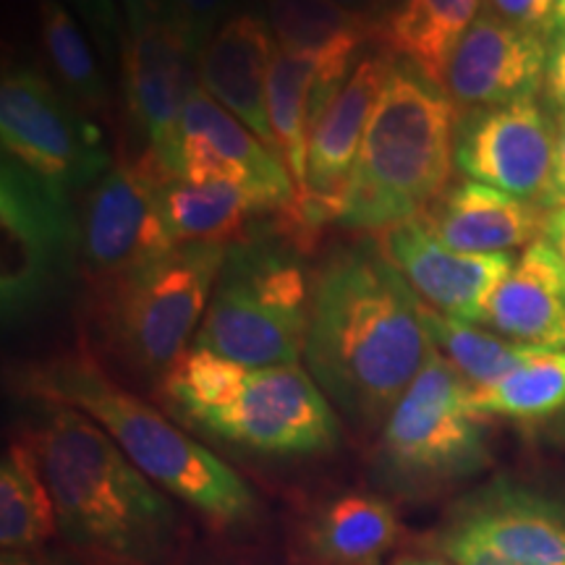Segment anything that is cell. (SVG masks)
Returning a JSON list of instances; mask_svg holds the SVG:
<instances>
[{"label": "cell", "instance_id": "6da1fadb", "mask_svg": "<svg viewBox=\"0 0 565 565\" xmlns=\"http://www.w3.org/2000/svg\"><path fill=\"white\" fill-rule=\"evenodd\" d=\"M433 353L427 307L380 246L338 252L315 275L303 364L353 429L380 433Z\"/></svg>", "mask_w": 565, "mask_h": 565}, {"label": "cell", "instance_id": "7a4b0ae2", "mask_svg": "<svg viewBox=\"0 0 565 565\" xmlns=\"http://www.w3.org/2000/svg\"><path fill=\"white\" fill-rule=\"evenodd\" d=\"M51 490L58 534L89 565H160L175 542V508L100 424L47 404L26 437Z\"/></svg>", "mask_w": 565, "mask_h": 565}, {"label": "cell", "instance_id": "3957f363", "mask_svg": "<svg viewBox=\"0 0 565 565\" xmlns=\"http://www.w3.org/2000/svg\"><path fill=\"white\" fill-rule=\"evenodd\" d=\"M160 391L175 419L249 454L303 458L341 443V416L301 364L252 370L192 345Z\"/></svg>", "mask_w": 565, "mask_h": 565}, {"label": "cell", "instance_id": "277c9868", "mask_svg": "<svg viewBox=\"0 0 565 565\" xmlns=\"http://www.w3.org/2000/svg\"><path fill=\"white\" fill-rule=\"evenodd\" d=\"M30 391L100 424L147 479L221 526L257 515L246 479L179 424L105 374L89 356H66L30 372Z\"/></svg>", "mask_w": 565, "mask_h": 565}, {"label": "cell", "instance_id": "5b68a950", "mask_svg": "<svg viewBox=\"0 0 565 565\" xmlns=\"http://www.w3.org/2000/svg\"><path fill=\"white\" fill-rule=\"evenodd\" d=\"M458 110L414 63L393 55L338 225L383 233L419 217L450 186Z\"/></svg>", "mask_w": 565, "mask_h": 565}, {"label": "cell", "instance_id": "8992f818", "mask_svg": "<svg viewBox=\"0 0 565 565\" xmlns=\"http://www.w3.org/2000/svg\"><path fill=\"white\" fill-rule=\"evenodd\" d=\"M312 282L299 249L246 236L225 249L215 291L196 330L194 349L252 370L299 364L307 343Z\"/></svg>", "mask_w": 565, "mask_h": 565}, {"label": "cell", "instance_id": "52a82bcc", "mask_svg": "<svg viewBox=\"0 0 565 565\" xmlns=\"http://www.w3.org/2000/svg\"><path fill=\"white\" fill-rule=\"evenodd\" d=\"M225 246L183 244L97 294V328L113 356L162 383L192 349L207 312Z\"/></svg>", "mask_w": 565, "mask_h": 565}, {"label": "cell", "instance_id": "ba28073f", "mask_svg": "<svg viewBox=\"0 0 565 565\" xmlns=\"http://www.w3.org/2000/svg\"><path fill=\"white\" fill-rule=\"evenodd\" d=\"M487 463L490 445L471 387L435 351L380 427V482L401 494H427L475 477Z\"/></svg>", "mask_w": 565, "mask_h": 565}, {"label": "cell", "instance_id": "9c48e42d", "mask_svg": "<svg viewBox=\"0 0 565 565\" xmlns=\"http://www.w3.org/2000/svg\"><path fill=\"white\" fill-rule=\"evenodd\" d=\"M79 263V215L68 189L6 158L0 166V307L19 322L55 299Z\"/></svg>", "mask_w": 565, "mask_h": 565}, {"label": "cell", "instance_id": "30bf717a", "mask_svg": "<svg viewBox=\"0 0 565 565\" xmlns=\"http://www.w3.org/2000/svg\"><path fill=\"white\" fill-rule=\"evenodd\" d=\"M0 139L6 158L71 194L95 186L113 166L100 126L40 68H6Z\"/></svg>", "mask_w": 565, "mask_h": 565}, {"label": "cell", "instance_id": "8fae6325", "mask_svg": "<svg viewBox=\"0 0 565 565\" xmlns=\"http://www.w3.org/2000/svg\"><path fill=\"white\" fill-rule=\"evenodd\" d=\"M173 181L150 154H121L89 189L79 215V265L95 291L175 249L162 212Z\"/></svg>", "mask_w": 565, "mask_h": 565}, {"label": "cell", "instance_id": "7c38bea8", "mask_svg": "<svg viewBox=\"0 0 565 565\" xmlns=\"http://www.w3.org/2000/svg\"><path fill=\"white\" fill-rule=\"evenodd\" d=\"M456 168L469 181L553 210V116L534 97L463 113L456 126Z\"/></svg>", "mask_w": 565, "mask_h": 565}, {"label": "cell", "instance_id": "4fadbf2b", "mask_svg": "<svg viewBox=\"0 0 565 565\" xmlns=\"http://www.w3.org/2000/svg\"><path fill=\"white\" fill-rule=\"evenodd\" d=\"M196 58V47L168 19L134 34L121 58L137 152L150 154L171 179H181V121L189 95L200 84Z\"/></svg>", "mask_w": 565, "mask_h": 565}, {"label": "cell", "instance_id": "5bb4252c", "mask_svg": "<svg viewBox=\"0 0 565 565\" xmlns=\"http://www.w3.org/2000/svg\"><path fill=\"white\" fill-rule=\"evenodd\" d=\"M181 179L236 181L252 189L278 217L299 200L280 154L225 110L202 84L192 89L183 110Z\"/></svg>", "mask_w": 565, "mask_h": 565}, {"label": "cell", "instance_id": "9a60e30c", "mask_svg": "<svg viewBox=\"0 0 565 565\" xmlns=\"http://www.w3.org/2000/svg\"><path fill=\"white\" fill-rule=\"evenodd\" d=\"M550 38L482 11L445 68L443 92L458 116L534 97L545 84Z\"/></svg>", "mask_w": 565, "mask_h": 565}, {"label": "cell", "instance_id": "2e32d148", "mask_svg": "<svg viewBox=\"0 0 565 565\" xmlns=\"http://www.w3.org/2000/svg\"><path fill=\"white\" fill-rule=\"evenodd\" d=\"M380 252L404 275L424 307L479 324L484 303L513 270L508 254H463L445 246L422 217L377 233Z\"/></svg>", "mask_w": 565, "mask_h": 565}, {"label": "cell", "instance_id": "e0dca14e", "mask_svg": "<svg viewBox=\"0 0 565 565\" xmlns=\"http://www.w3.org/2000/svg\"><path fill=\"white\" fill-rule=\"evenodd\" d=\"M445 529L513 561L565 565V508L511 479H494L458 500Z\"/></svg>", "mask_w": 565, "mask_h": 565}, {"label": "cell", "instance_id": "ac0fdd59", "mask_svg": "<svg viewBox=\"0 0 565 565\" xmlns=\"http://www.w3.org/2000/svg\"><path fill=\"white\" fill-rule=\"evenodd\" d=\"M273 40L265 17L249 11L233 13L202 47L196 74L202 87L225 110L257 134L273 152H278L267 118V74L275 55Z\"/></svg>", "mask_w": 565, "mask_h": 565}, {"label": "cell", "instance_id": "d6986e66", "mask_svg": "<svg viewBox=\"0 0 565 565\" xmlns=\"http://www.w3.org/2000/svg\"><path fill=\"white\" fill-rule=\"evenodd\" d=\"M547 210L477 181L450 183L422 221L450 249L508 254L540 238Z\"/></svg>", "mask_w": 565, "mask_h": 565}, {"label": "cell", "instance_id": "ffe728a7", "mask_svg": "<svg viewBox=\"0 0 565 565\" xmlns=\"http://www.w3.org/2000/svg\"><path fill=\"white\" fill-rule=\"evenodd\" d=\"M479 324L532 349H565V288L542 238L529 244L494 288Z\"/></svg>", "mask_w": 565, "mask_h": 565}, {"label": "cell", "instance_id": "44dd1931", "mask_svg": "<svg viewBox=\"0 0 565 565\" xmlns=\"http://www.w3.org/2000/svg\"><path fill=\"white\" fill-rule=\"evenodd\" d=\"M263 17L278 51L317 61V84L338 92L353 74L351 63L374 30L335 0H265Z\"/></svg>", "mask_w": 565, "mask_h": 565}, {"label": "cell", "instance_id": "7402d4cb", "mask_svg": "<svg viewBox=\"0 0 565 565\" xmlns=\"http://www.w3.org/2000/svg\"><path fill=\"white\" fill-rule=\"evenodd\" d=\"M398 532V513L385 498L343 492L317 508L303 542L322 565H383Z\"/></svg>", "mask_w": 565, "mask_h": 565}, {"label": "cell", "instance_id": "603a6c76", "mask_svg": "<svg viewBox=\"0 0 565 565\" xmlns=\"http://www.w3.org/2000/svg\"><path fill=\"white\" fill-rule=\"evenodd\" d=\"M162 212L175 246L215 244L228 249L246 238L254 215L270 207L236 181L173 179L162 186Z\"/></svg>", "mask_w": 565, "mask_h": 565}, {"label": "cell", "instance_id": "cb8c5ba5", "mask_svg": "<svg viewBox=\"0 0 565 565\" xmlns=\"http://www.w3.org/2000/svg\"><path fill=\"white\" fill-rule=\"evenodd\" d=\"M479 13L482 0H408L380 42L387 53L414 63L443 89L450 55Z\"/></svg>", "mask_w": 565, "mask_h": 565}, {"label": "cell", "instance_id": "d4e9b609", "mask_svg": "<svg viewBox=\"0 0 565 565\" xmlns=\"http://www.w3.org/2000/svg\"><path fill=\"white\" fill-rule=\"evenodd\" d=\"M58 534L55 505L30 443L9 445L0 463V547L3 553L47 547Z\"/></svg>", "mask_w": 565, "mask_h": 565}, {"label": "cell", "instance_id": "484cf974", "mask_svg": "<svg viewBox=\"0 0 565 565\" xmlns=\"http://www.w3.org/2000/svg\"><path fill=\"white\" fill-rule=\"evenodd\" d=\"M320 63L275 47L270 74H267V118H270L275 145L296 183L303 192L307 183V158L312 141V92Z\"/></svg>", "mask_w": 565, "mask_h": 565}, {"label": "cell", "instance_id": "4316f807", "mask_svg": "<svg viewBox=\"0 0 565 565\" xmlns=\"http://www.w3.org/2000/svg\"><path fill=\"white\" fill-rule=\"evenodd\" d=\"M475 412L511 422H545L565 412V349L536 351L529 362L515 366L503 380L471 391Z\"/></svg>", "mask_w": 565, "mask_h": 565}, {"label": "cell", "instance_id": "83f0119b", "mask_svg": "<svg viewBox=\"0 0 565 565\" xmlns=\"http://www.w3.org/2000/svg\"><path fill=\"white\" fill-rule=\"evenodd\" d=\"M40 32L58 87L89 116H108V84L97 66L87 32L82 30V21L71 17L61 0H42Z\"/></svg>", "mask_w": 565, "mask_h": 565}, {"label": "cell", "instance_id": "f1b7e54d", "mask_svg": "<svg viewBox=\"0 0 565 565\" xmlns=\"http://www.w3.org/2000/svg\"><path fill=\"white\" fill-rule=\"evenodd\" d=\"M427 330L435 351L469 383L471 391H484L508 372L534 356L532 345H521L498 333H487L475 322L456 320L427 307Z\"/></svg>", "mask_w": 565, "mask_h": 565}, {"label": "cell", "instance_id": "f546056e", "mask_svg": "<svg viewBox=\"0 0 565 565\" xmlns=\"http://www.w3.org/2000/svg\"><path fill=\"white\" fill-rule=\"evenodd\" d=\"M162 13L202 53L207 40L233 17L236 0H160Z\"/></svg>", "mask_w": 565, "mask_h": 565}, {"label": "cell", "instance_id": "4dcf8cb0", "mask_svg": "<svg viewBox=\"0 0 565 565\" xmlns=\"http://www.w3.org/2000/svg\"><path fill=\"white\" fill-rule=\"evenodd\" d=\"M557 0H487L492 13L511 21L521 30H532L553 38V13Z\"/></svg>", "mask_w": 565, "mask_h": 565}, {"label": "cell", "instance_id": "1f68e13d", "mask_svg": "<svg viewBox=\"0 0 565 565\" xmlns=\"http://www.w3.org/2000/svg\"><path fill=\"white\" fill-rule=\"evenodd\" d=\"M435 547L440 550L443 557H448V561H454L456 565H534L494 553V550L482 545V542L471 540V536L448 532V529H443V532L437 534Z\"/></svg>", "mask_w": 565, "mask_h": 565}, {"label": "cell", "instance_id": "d6a6232c", "mask_svg": "<svg viewBox=\"0 0 565 565\" xmlns=\"http://www.w3.org/2000/svg\"><path fill=\"white\" fill-rule=\"evenodd\" d=\"M545 97L555 110H565V40L550 42V58L545 71Z\"/></svg>", "mask_w": 565, "mask_h": 565}, {"label": "cell", "instance_id": "836d02e7", "mask_svg": "<svg viewBox=\"0 0 565 565\" xmlns=\"http://www.w3.org/2000/svg\"><path fill=\"white\" fill-rule=\"evenodd\" d=\"M540 238L545 242L550 254H553L557 273H561V280H563V288H565V207L547 210L545 225H542Z\"/></svg>", "mask_w": 565, "mask_h": 565}, {"label": "cell", "instance_id": "e575fe53", "mask_svg": "<svg viewBox=\"0 0 565 565\" xmlns=\"http://www.w3.org/2000/svg\"><path fill=\"white\" fill-rule=\"evenodd\" d=\"M118 6H121L126 30H129V40L141 30H147L152 21L166 19L160 0H118Z\"/></svg>", "mask_w": 565, "mask_h": 565}, {"label": "cell", "instance_id": "d590c367", "mask_svg": "<svg viewBox=\"0 0 565 565\" xmlns=\"http://www.w3.org/2000/svg\"><path fill=\"white\" fill-rule=\"evenodd\" d=\"M553 121H555V207H565V110H555Z\"/></svg>", "mask_w": 565, "mask_h": 565}, {"label": "cell", "instance_id": "8d00e7d4", "mask_svg": "<svg viewBox=\"0 0 565 565\" xmlns=\"http://www.w3.org/2000/svg\"><path fill=\"white\" fill-rule=\"evenodd\" d=\"M0 565H68L58 553L42 547V550H24V553H3Z\"/></svg>", "mask_w": 565, "mask_h": 565}, {"label": "cell", "instance_id": "74e56055", "mask_svg": "<svg viewBox=\"0 0 565 565\" xmlns=\"http://www.w3.org/2000/svg\"><path fill=\"white\" fill-rule=\"evenodd\" d=\"M406 3L408 0H374V40L383 38L393 19L406 9Z\"/></svg>", "mask_w": 565, "mask_h": 565}, {"label": "cell", "instance_id": "f35d334b", "mask_svg": "<svg viewBox=\"0 0 565 565\" xmlns=\"http://www.w3.org/2000/svg\"><path fill=\"white\" fill-rule=\"evenodd\" d=\"M335 3L343 6L345 11H351L353 17L364 19L374 30V0H335Z\"/></svg>", "mask_w": 565, "mask_h": 565}, {"label": "cell", "instance_id": "ab89813d", "mask_svg": "<svg viewBox=\"0 0 565 565\" xmlns=\"http://www.w3.org/2000/svg\"><path fill=\"white\" fill-rule=\"evenodd\" d=\"M393 565H456L448 557H433V555H398Z\"/></svg>", "mask_w": 565, "mask_h": 565}, {"label": "cell", "instance_id": "60d3db41", "mask_svg": "<svg viewBox=\"0 0 565 565\" xmlns=\"http://www.w3.org/2000/svg\"><path fill=\"white\" fill-rule=\"evenodd\" d=\"M553 40H565V0H557V3H555Z\"/></svg>", "mask_w": 565, "mask_h": 565}]
</instances>
